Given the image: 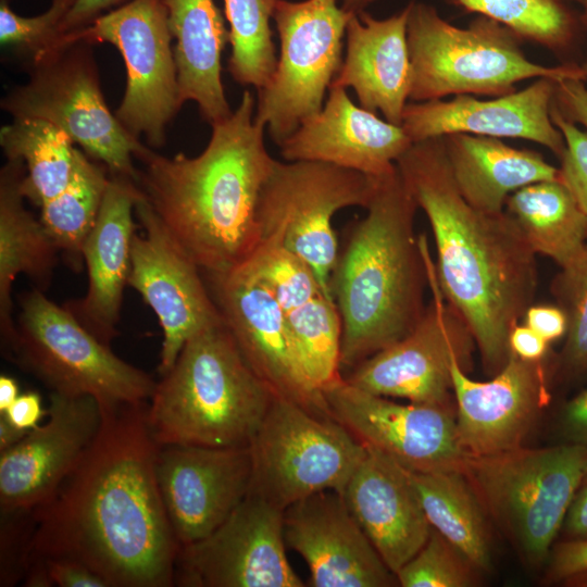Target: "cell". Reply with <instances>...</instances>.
I'll use <instances>...</instances> for the list:
<instances>
[{
	"label": "cell",
	"instance_id": "cell-1",
	"mask_svg": "<svg viewBox=\"0 0 587 587\" xmlns=\"http://www.w3.org/2000/svg\"><path fill=\"white\" fill-rule=\"evenodd\" d=\"M148 401L101 409L99 432L55 495L30 512V561H78L109 587L174 586L179 545L155 474ZM28 566V565H27Z\"/></svg>",
	"mask_w": 587,
	"mask_h": 587
},
{
	"label": "cell",
	"instance_id": "cell-2",
	"mask_svg": "<svg viewBox=\"0 0 587 587\" xmlns=\"http://www.w3.org/2000/svg\"><path fill=\"white\" fill-rule=\"evenodd\" d=\"M396 165L429 222L442 295L466 323L492 377L511 355L512 328L533 304L536 253L510 214L483 212L463 198L442 137L413 142Z\"/></svg>",
	"mask_w": 587,
	"mask_h": 587
},
{
	"label": "cell",
	"instance_id": "cell-3",
	"mask_svg": "<svg viewBox=\"0 0 587 587\" xmlns=\"http://www.w3.org/2000/svg\"><path fill=\"white\" fill-rule=\"evenodd\" d=\"M254 107L246 90L229 116L211 124L210 141L195 158H166L148 147L136 155L143 197L205 274L239 266L261 242L258 203L275 159Z\"/></svg>",
	"mask_w": 587,
	"mask_h": 587
},
{
	"label": "cell",
	"instance_id": "cell-4",
	"mask_svg": "<svg viewBox=\"0 0 587 587\" xmlns=\"http://www.w3.org/2000/svg\"><path fill=\"white\" fill-rule=\"evenodd\" d=\"M417 208L396 165L378 177L366 215L338 253L329 289L342 324L341 374L404 337L425 311Z\"/></svg>",
	"mask_w": 587,
	"mask_h": 587
},
{
	"label": "cell",
	"instance_id": "cell-5",
	"mask_svg": "<svg viewBox=\"0 0 587 587\" xmlns=\"http://www.w3.org/2000/svg\"><path fill=\"white\" fill-rule=\"evenodd\" d=\"M275 397L223 322L186 341L147 417L159 446L249 447Z\"/></svg>",
	"mask_w": 587,
	"mask_h": 587
},
{
	"label": "cell",
	"instance_id": "cell-6",
	"mask_svg": "<svg viewBox=\"0 0 587 587\" xmlns=\"http://www.w3.org/2000/svg\"><path fill=\"white\" fill-rule=\"evenodd\" d=\"M407 40L413 102L458 95L499 97L533 78L585 80L575 63L545 66L530 61L523 40L494 20L477 15L469 26L458 27L426 2L408 3Z\"/></svg>",
	"mask_w": 587,
	"mask_h": 587
},
{
	"label": "cell",
	"instance_id": "cell-7",
	"mask_svg": "<svg viewBox=\"0 0 587 587\" xmlns=\"http://www.w3.org/2000/svg\"><path fill=\"white\" fill-rule=\"evenodd\" d=\"M586 471L587 448L561 442L470 458L464 475L521 560L540 569Z\"/></svg>",
	"mask_w": 587,
	"mask_h": 587
},
{
	"label": "cell",
	"instance_id": "cell-8",
	"mask_svg": "<svg viewBox=\"0 0 587 587\" xmlns=\"http://www.w3.org/2000/svg\"><path fill=\"white\" fill-rule=\"evenodd\" d=\"M12 360L53 394L89 396L100 409L150 400L157 382L125 362L37 288L18 298Z\"/></svg>",
	"mask_w": 587,
	"mask_h": 587
},
{
	"label": "cell",
	"instance_id": "cell-9",
	"mask_svg": "<svg viewBox=\"0 0 587 587\" xmlns=\"http://www.w3.org/2000/svg\"><path fill=\"white\" fill-rule=\"evenodd\" d=\"M92 45L77 41L30 63L29 80L1 100L13 118H40L63 129L111 176L137 183L133 158L142 146L108 108L99 83Z\"/></svg>",
	"mask_w": 587,
	"mask_h": 587
},
{
	"label": "cell",
	"instance_id": "cell-10",
	"mask_svg": "<svg viewBox=\"0 0 587 587\" xmlns=\"http://www.w3.org/2000/svg\"><path fill=\"white\" fill-rule=\"evenodd\" d=\"M250 492L285 510L324 490L339 494L366 446L330 416L275 397L251 444Z\"/></svg>",
	"mask_w": 587,
	"mask_h": 587
},
{
	"label": "cell",
	"instance_id": "cell-11",
	"mask_svg": "<svg viewBox=\"0 0 587 587\" xmlns=\"http://www.w3.org/2000/svg\"><path fill=\"white\" fill-rule=\"evenodd\" d=\"M378 177L321 161H274L261 189V239L277 236L313 270L323 292L338 258L333 216L348 207L366 208Z\"/></svg>",
	"mask_w": 587,
	"mask_h": 587
},
{
	"label": "cell",
	"instance_id": "cell-12",
	"mask_svg": "<svg viewBox=\"0 0 587 587\" xmlns=\"http://www.w3.org/2000/svg\"><path fill=\"white\" fill-rule=\"evenodd\" d=\"M339 0H275L272 20L279 55L270 82L258 90L254 121L278 147L322 110L342 64L349 18Z\"/></svg>",
	"mask_w": 587,
	"mask_h": 587
},
{
	"label": "cell",
	"instance_id": "cell-13",
	"mask_svg": "<svg viewBox=\"0 0 587 587\" xmlns=\"http://www.w3.org/2000/svg\"><path fill=\"white\" fill-rule=\"evenodd\" d=\"M172 39L164 0H129L62 35L47 54L77 41L113 45L127 74L114 114L133 136L143 135L149 145L161 147L165 126L182 107Z\"/></svg>",
	"mask_w": 587,
	"mask_h": 587
},
{
	"label": "cell",
	"instance_id": "cell-14",
	"mask_svg": "<svg viewBox=\"0 0 587 587\" xmlns=\"http://www.w3.org/2000/svg\"><path fill=\"white\" fill-rule=\"evenodd\" d=\"M430 301L404 337L354 366L344 379L366 392L409 402L449 404L453 399L451 366L459 360L469 373L474 338L439 287L427 238L420 235Z\"/></svg>",
	"mask_w": 587,
	"mask_h": 587
},
{
	"label": "cell",
	"instance_id": "cell-15",
	"mask_svg": "<svg viewBox=\"0 0 587 587\" xmlns=\"http://www.w3.org/2000/svg\"><path fill=\"white\" fill-rule=\"evenodd\" d=\"M322 394L330 417L404 469L464 474L471 457L460 441L452 403H398L344 377Z\"/></svg>",
	"mask_w": 587,
	"mask_h": 587
},
{
	"label": "cell",
	"instance_id": "cell-16",
	"mask_svg": "<svg viewBox=\"0 0 587 587\" xmlns=\"http://www.w3.org/2000/svg\"><path fill=\"white\" fill-rule=\"evenodd\" d=\"M135 215L143 234L133 237L127 285L155 313L163 340L158 372L165 374L186 341L224 322L201 270L175 240L142 192Z\"/></svg>",
	"mask_w": 587,
	"mask_h": 587
},
{
	"label": "cell",
	"instance_id": "cell-17",
	"mask_svg": "<svg viewBox=\"0 0 587 587\" xmlns=\"http://www.w3.org/2000/svg\"><path fill=\"white\" fill-rule=\"evenodd\" d=\"M285 548L284 511L249 491L212 534L179 548L174 585L302 587Z\"/></svg>",
	"mask_w": 587,
	"mask_h": 587
},
{
	"label": "cell",
	"instance_id": "cell-18",
	"mask_svg": "<svg viewBox=\"0 0 587 587\" xmlns=\"http://www.w3.org/2000/svg\"><path fill=\"white\" fill-rule=\"evenodd\" d=\"M207 275L223 320L253 372L276 397L329 416L323 394L303 370L286 312L270 290L243 264Z\"/></svg>",
	"mask_w": 587,
	"mask_h": 587
},
{
	"label": "cell",
	"instance_id": "cell-19",
	"mask_svg": "<svg viewBox=\"0 0 587 587\" xmlns=\"http://www.w3.org/2000/svg\"><path fill=\"white\" fill-rule=\"evenodd\" d=\"M155 474L180 547L212 534L250 491V447L159 446Z\"/></svg>",
	"mask_w": 587,
	"mask_h": 587
},
{
	"label": "cell",
	"instance_id": "cell-20",
	"mask_svg": "<svg viewBox=\"0 0 587 587\" xmlns=\"http://www.w3.org/2000/svg\"><path fill=\"white\" fill-rule=\"evenodd\" d=\"M101 421L95 398L50 392L48 421L0 451L1 513H28L50 501L92 444Z\"/></svg>",
	"mask_w": 587,
	"mask_h": 587
},
{
	"label": "cell",
	"instance_id": "cell-21",
	"mask_svg": "<svg viewBox=\"0 0 587 587\" xmlns=\"http://www.w3.org/2000/svg\"><path fill=\"white\" fill-rule=\"evenodd\" d=\"M460 441L471 458L491 457L523 447L539 412L550 399L542 361L513 352L490 379H472L462 363L451 366Z\"/></svg>",
	"mask_w": 587,
	"mask_h": 587
},
{
	"label": "cell",
	"instance_id": "cell-22",
	"mask_svg": "<svg viewBox=\"0 0 587 587\" xmlns=\"http://www.w3.org/2000/svg\"><path fill=\"white\" fill-rule=\"evenodd\" d=\"M284 538L305 561L312 587L398 585L337 491H320L286 508Z\"/></svg>",
	"mask_w": 587,
	"mask_h": 587
},
{
	"label": "cell",
	"instance_id": "cell-23",
	"mask_svg": "<svg viewBox=\"0 0 587 587\" xmlns=\"http://www.w3.org/2000/svg\"><path fill=\"white\" fill-rule=\"evenodd\" d=\"M557 80L537 78L527 87L492 99L458 95L451 100L408 102L402 128L412 142L450 134L516 138L537 142L558 158L565 149L551 120Z\"/></svg>",
	"mask_w": 587,
	"mask_h": 587
},
{
	"label": "cell",
	"instance_id": "cell-24",
	"mask_svg": "<svg viewBox=\"0 0 587 587\" xmlns=\"http://www.w3.org/2000/svg\"><path fill=\"white\" fill-rule=\"evenodd\" d=\"M322 110L279 146L285 161H321L379 177L413 143L402 126L355 105L346 88L329 87Z\"/></svg>",
	"mask_w": 587,
	"mask_h": 587
},
{
	"label": "cell",
	"instance_id": "cell-25",
	"mask_svg": "<svg viewBox=\"0 0 587 587\" xmlns=\"http://www.w3.org/2000/svg\"><path fill=\"white\" fill-rule=\"evenodd\" d=\"M141 195L130 178L111 176L98 218L83 247L86 295L62 305L105 345L118 335L121 305L130 270L135 204Z\"/></svg>",
	"mask_w": 587,
	"mask_h": 587
},
{
	"label": "cell",
	"instance_id": "cell-26",
	"mask_svg": "<svg viewBox=\"0 0 587 587\" xmlns=\"http://www.w3.org/2000/svg\"><path fill=\"white\" fill-rule=\"evenodd\" d=\"M366 446L341 494L387 567L396 573L426 542L432 526L407 469Z\"/></svg>",
	"mask_w": 587,
	"mask_h": 587
},
{
	"label": "cell",
	"instance_id": "cell-27",
	"mask_svg": "<svg viewBox=\"0 0 587 587\" xmlns=\"http://www.w3.org/2000/svg\"><path fill=\"white\" fill-rule=\"evenodd\" d=\"M408 5L386 18L366 11L351 15L346 54L330 87L353 88L360 107L401 126L410 100L411 62L407 40Z\"/></svg>",
	"mask_w": 587,
	"mask_h": 587
},
{
	"label": "cell",
	"instance_id": "cell-28",
	"mask_svg": "<svg viewBox=\"0 0 587 587\" xmlns=\"http://www.w3.org/2000/svg\"><path fill=\"white\" fill-rule=\"evenodd\" d=\"M171 34L179 101H195L213 124L232 114L222 83L221 57L229 42L224 17L214 0H164Z\"/></svg>",
	"mask_w": 587,
	"mask_h": 587
},
{
	"label": "cell",
	"instance_id": "cell-29",
	"mask_svg": "<svg viewBox=\"0 0 587 587\" xmlns=\"http://www.w3.org/2000/svg\"><path fill=\"white\" fill-rule=\"evenodd\" d=\"M453 180L463 198L486 213H501L508 197L527 185L561 179L560 170L528 149L471 134L442 137Z\"/></svg>",
	"mask_w": 587,
	"mask_h": 587
},
{
	"label": "cell",
	"instance_id": "cell-30",
	"mask_svg": "<svg viewBox=\"0 0 587 587\" xmlns=\"http://www.w3.org/2000/svg\"><path fill=\"white\" fill-rule=\"evenodd\" d=\"M25 173L18 160H7L0 171V332L7 351L16 332L12 317L15 278L25 274L35 288L43 291L59 251L40 220L24 205L21 184Z\"/></svg>",
	"mask_w": 587,
	"mask_h": 587
},
{
	"label": "cell",
	"instance_id": "cell-31",
	"mask_svg": "<svg viewBox=\"0 0 587 587\" xmlns=\"http://www.w3.org/2000/svg\"><path fill=\"white\" fill-rule=\"evenodd\" d=\"M504 211L535 253L550 258L560 268L571 264L587 243L586 218L561 179L520 188L508 197Z\"/></svg>",
	"mask_w": 587,
	"mask_h": 587
},
{
	"label": "cell",
	"instance_id": "cell-32",
	"mask_svg": "<svg viewBox=\"0 0 587 587\" xmlns=\"http://www.w3.org/2000/svg\"><path fill=\"white\" fill-rule=\"evenodd\" d=\"M408 471L432 528L442 535L479 571L491 569L487 514L461 472Z\"/></svg>",
	"mask_w": 587,
	"mask_h": 587
},
{
	"label": "cell",
	"instance_id": "cell-33",
	"mask_svg": "<svg viewBox=\"0 0 587 587\" xmlns=\"http://www.w3.org/2000/svg\"><path fill=\"white\" fill-rule=\"evenodd\" d=\"M0 146L7 160L25 165L21 189L34 205L41 208L67 185L76 147L60 127L40 118H13L0 129Z\"/></svg>",
	"mask_w": 587,
	"mask_h": 587
},
{
	"label": "cell",
	"instance_id": "cell-34",
	"mask_svg": "<svg viewBox=\"0 0 587 587\" xmlns=\"http://www.w3.org/2000/svg\"><path fill=\"white\" fill-rule=\"evenodd\" d=\"M110 180L108 167L75 149L65 188L40 208V222L74 271L83 263V247L96 224Z\"/></svg>",
	"mask_w": 587,
	"mask_h": 587
},
{
	"label": "cell",
	"instance_id": "cell-35",
	"mask_svg": "<svg viewBox=\"0 0 587 587\" xmlns=\"http://www.w3.org/2000/svg\"><path fill=\"white\" fill-rule=\"evenodd\" d=\"M467 12L498 22L522 40L558 55L576 43L582 23L563 0H453Z\"/></svg>",
	"mask_w": 587,
	"mask_h": 587
},
{
	"label": "cell",
	"instance_id": "cell-36",
	"mask_svg": "<svg viewBox=\"0 0 587 587\" xmlns=\"http://www.w3.org/2000/svg\"><path fill=\"white\" fill-rule=\"evenodd\" d=\"M286 319L307 377L322 394L342 378V324L337 305L321 294L286 312Z\"/></svg>",
	"mask_w": 587,
	"mask_h": 587
},
{
	"label": "cell",
	"instance_id": "cell-37",
	"mask_svg": "<svg viewBox=\"0 0 587 587\" xmlns=\"http://www.w3.org/2000/svg\"><path fill=\"white\" fill-rule=\"evenodd\" d=\"M275 0H224L232 53L228 72L243 86L262 89L271 79L277 57L271 20Z\"/></svg>",
	"mask_w": 587,
	"mask_h": 587
},
{
	"label": "cell",
	"instance_id": "cell-38",
	"mask_svg": "<svg viewBox=\"0 0 587 587\" xmlns=\"http://www.w3.org/2000/svg\"><path fill=\"white\" fill-rule=\"evenodd\" d=\"M242 264L270 290L285 312L325 295L311 266L287 249L277 236L261 239Z\"/></svg>",
	"mask_w": 587,
	"mask_h": 587
},
{
	"label": "cell",
	"instance_id": "cell-39",
	"mask_svg": "<svg viewBox=\"0 0 587 587\" xmlns=\"http://www.w3.org/2000/svg\"><path fill=\"white\" fill-rule=\"evenodd\" d=\"M552 294L569 322L560 354L561 373L572 379L587 378V243L582 253L557 274Z\"/></svg>",
	"mask_w": 587,
	"mask_h": 587
},
{
	"label": "cell",
	"instance_id": "cell-40",
	"mask_svg": "<svg viewBox=\"0 0 587 587\" xmlns=\"http://www.w3.org/2000/svg\"><path fill=\"white\" fill-rule=\"evenodd\" d=\"M479 571L437 530L397 573L402 587H471Z\"/></svg>",
	"mask_w": 587,
	"mask_h": 587
},
{
	"label": "cell",
	"instance_id": "cell-41",
	"mask_svg": "<svg viewBox=\"0 0 587 587\" xmlns=\"http://www.w3.org/2000/svg\"><path fill=\"white\" fill-rule=\"evenodd\" d=\"M76 0H52L49 9L36 16H21L0 1V41L28 55L30 63L45 57L60 38V26Z\"/></svg>",
	"mask_w": 587,
	"mask_h": 587
},
{
	"label": "cell",
	"instance_id": "cell-42",
	"mask_svg": "<svg viewBox=\"0 0 587 587\" xmlns=\"http://www.w3.org/2000/svg\"><path fill=\"white\" fill-rule=\"evenodd\" d=\"M550 113L565 141L560 158L561 180L573 195L587 222V130H582L577 124L565 118L553 102Z\"/></svg>",
	"mask_w": 587,
	"mask_h": 587
},
{
	"label": "cell",
	"instance_id": "cell-43",
	"mask_svg": "<svg viewBox=\"0 0 587 587\" xmlns=\"http://www.w3.org/2000/svg\"><path fill=\"white\" fill-rule=\"evenodd\" d=\"M546 565V578L554 583L587 571V539H563L554 544Z\"/></svg>",
	"mask_w": 587,
	"mask_h": 587
},
{
	"label": "cell",
	"instance_id": "cell-44",
	"mask_svg": "<svg viewBox=\"0 0 587 587\" xmlns=\"http://www.w3.org/2000/svg\"><path fill=\"white\" fill-rule=\"evenodd\" d=\"M36 560L41 561L45 565L52 586L109 587L108 583L101 576L78 561L66 558H43Z\"/></svg>",
	"mask_w": 587,
	"mask_h": 587
},
{
	"label": "cell",
	"instance_id": "cell-45",
	"mask_svg": "<svg viewBox=\"0 0 587 587\" xmlns=\"http://www.w3.org/2000/svg\"><path fill=\"white\" fill-rule=\"evenodd\" d=\"M558 426L562 442L587 448V388L563 405Z\"/></svg>",
	"mask_w": 587,
	"mask_h": 587
},
{
	"label": "cell",
	"instance_id": "cell-46",
	"mask_svg": "<svg viewBox=\"0 0 587 587\" xmlns=\"http://www.w3.org/2000/svg\"><path fill=\"white\" fill-rule=\"evenodd\" d=\"M553 104L569 121L587 130V86L585 80L566 78L557 82Z\"/></svg>",
	"mask_w": 587,
	"mask_h": 587
},
{
	"label": "cell",
	"instance_id": "cell-47",
	"mask_svg": "<svg viewBox=\"0 0 587 587\" xmlns=\"http://www.w3.org/2000/svg\"><path fill=\"white\" fill-rule=\"evenodd\" d=\"M523 320L525 325L549 344L565 336L569 325L566 313L558 304H532L525 311Z\"/></svg>",
	"mask_w": 587,
	"mask_h": 587
},
{
	"label": "cell",
	"instance_id": "cell-48",
	"mask_svg": "<svg viewBox=\"0 0 587 587\" xmlns=\"http://www.w3.org/2000/svg\"><path fill=\"white\" fill-rule=\"evenodd\" d=\"M0 414L15 427L29 432L38 426L40 420L48 415V410L42 407V400L38 392L26 391L21 394L14 402Z\"/></svg>",
	"mask_w": 587,
	"mask_h": 587
},
{
	"label": "cell",
	"instance_id": "cell-49",
	"mask_svg": "<svg viewBox=\"0 0 587 587\" xmlns=\"http://www.w3.org/2000/svg\"><path fill=\"white\" fill-rule=\"evenodd\" d=\"M128 1L129 0H76L60 26V34L62 36L68 32L85 27L99 15Z\"/></svg>",
	"mask_w": 587,
	"mask_h": 587
},
{
	"label": "cell",
	"instance_id": "cell-50",
	"mask_svg": "<svg viewBox=\"0 0 587 587\" xmlns=\"http://www.w3.org/2000/svg\"><path fill=\"white\" fill-rule=\"evenodd\" d=\"M511 352L526 361H542L549 342L524 323L516 324L509 336Z\"/></svg>",
	"mask_w": 587,
	"mask_h": 587
},
{
	"label": "cell",
	"instance_id": "cell-51",
	"mask_svg": "<svg viewBox=\"0 0 587 587\" xmlns=\"http://www.w3.org/2000/svg\"><path fill=\"white\" fill-rule=\"evenodd\" d=\"M561 533L565 539H587V471L574 496Z\"/></svg>",
	"mask_w": 587,
	"mask_h": 587
},
{
	"label": "cell",
	"instance_id": "cell-52",
	"mask_svg": "<svg viewBox=\"0 0 587 587\" xmlns=\"http://www.w3.org/2000/svg\"><path fill=\"white\" fill-rule=\"evenodd\" d=\"M27 433L15 427L3 414H0V451L16 445Z\"/></svg>",
	"mask_w": 587,
	"mask_h": 587
},
{
	"label": "cell",
	"instance_id": "cell-53",
	"mask_svg": "<svg viewBox=\"0 0 587 587\" xmlns=\"http://www.w3.org/2000/svg\"><path fill=\"white\" fill-rule=\"evenodd\" d=\"M20 396L17 382L5 374L0 376V413L4 412Z\"/></svg>",
	"mask_w": 587,
	"mask_h": 587
},
{
	"label": "cell",
	"instance_id": "cell-54",
	"mask_svg": "<svg viewBox=\"0 0 587 587\" xmlns=\"http://www.w3.org/2000/svg\"><path fill=\"white\" fill-rule=\"evenodd\" d=\"M379 0H339L340 7L349 14L357 15Z\"/></svg>",
	"mask_w": 587,
	"mask_h": 587
},
{
	"label": "cell",
	"instance_id": "cell-55",
	"mask_svg": "<svg viewBox=\"0 0 587 587\" xmlns=\"http://www.w3.org/2000/svg\"><path fill=\"white\" fill-rule=\"evenodd\" d=\"M562 583L571 586H587V571L570 576Z\"/></svg>",
	"mask_w": 587,
	"mask_h": 587
},
{
	"label": "cell",
	"instance_id": "cell-56",
	"mask_svg": "<svg viewBox=\"0 0 587 587\" xmlns=\"http://www.w3.org/2000/svg\"><path fill=\"white\" fill-rule=\"evenodd\" d=\"M582 26L587 28V5L583 8L582 14L579 15Z\"/></svg>",
	"mask_w": 587,
	"mask_h": 587
},
{
	"label": "cell",
	"instance_id": "cell-57",
	"mask_svg": "<svg viewBox=\"0 0 587 587\" xmlns=\"http://www.w3.org/2000/svg\"><path fill=\"white\" fill-rule=\"evenodd\" d=\"M580 67L584 73L585 80L587 82V60L580 65Z\"/></svg>",
	"mask_w": 587,
	"mask_h": 587
},
{
	"label": "cell",
	"instance_id": "cell-58",
	"mask_svg": "<svg viewBox=\"0 0 587 587\" xmlns=\"http://www.w3.org/2000/svg\"><path fill=\"white\" fill-rule=\"evenodd\" d=\"M570 1H573V2L582 5V8H585L587 5V0H570Z\"/></svg>",
	"mask_w": 587,
	"mask_h": 587
},
{
	"label": "cell",
	"instance_id": "cell-59",
	"mask_svg": "<svg viewBox=\"0 0 587 587\" xmlns=\"http://www.w3.org/2000/svg\"><path fill=\"white\" fill-rule=\"evenodd\" d=\"M0 1H5V2H9L10 0H0Z\"/></svg>",
	"mask_w": 587,
	"mask_h": 587
}]
</instances>
